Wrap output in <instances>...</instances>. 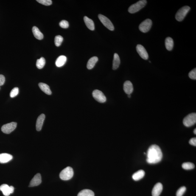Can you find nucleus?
<instances>
[{"label":"nucleus","instance_id":"obj_1","mask_svg":"<svg viewBox=\"0 0 196 196\" xmlns=\"http://www.w3.org/2000/svg\"><path fill=\"white\" fill-rule=\"evenodd\" d=\"M147 161L149 164H156L162 160L163 155L160 148L156 144L149 147L147 152Z\"/></svg>","mask_w":196,"mask_h":196},{"label":"nucleus","instance_id":"obj_2","mask_svg":"<svg viewBox=\"0 0 196 196\" xmlns=\"http://www.w3.org/2000/svg\"><path fill=\"white\" fill-rule=\"evenodd\" d=\"M147 4L146 0H141L138 1L136 4H132L128 9V11L131 14L137 12L144 8Z\"/></svg>","mask_w":196,"mask_h":196},{"label":"nucleus","instance_id":"obj_3","mask_svg":"<svg viewBox=\"0 0 196 196\" xmlns=\"http://www.w3.org/2000/svg\"><path fill=\"white\" fill-rule=\"evenodd\" d=\"M74 174V170L72 168L67 167L61 172L59 176L61 179L67 180H70L72 178Z\"/></svg>","mask_w":196,"mask_h":196},{"label":"nucleus","instance_id":"obj_4","mask_svg":"<svg viewBox=\"0 0 196 196\" xmlns=\"http://www.w3.org/2000/svg\"><path fill=\"white\" fill-rule=\"evenodd\" d=\"M190 10V7L188 6H185L181 8L175 15L176 19L179 21H182Z\"/></svg>","mask_w":196,"mask_h":196},{"label":"nucleus","instance_id":"obj_5","mask_svg":"<svg viewBox=\"0 0 196 196\" xmlns=\"http://www.w3.org/2000/svg\"><path fill=\"white\" fill-rule=\"evenodd\" d=\"M196 122V114L192 113L187 115L183 120V124L185 127H191L195 124Z\"/></svg>","mask_w":196,"mask_h":196},{"label":"nucleus","instance_id":"obj_6","mask_svg":"<svg viewBox=\"0 0 196 196\" xmlns=\"http://www.w3.org/2000/svg\"><path fill=\"white\" fill-rule=\"evenodd\" d=\"M152 20L147 19L142 22L139 26V29L141 32L146 33L150 30L152 27Z\"/></svg>","mask_w":196,"mask_h":196},{"label":"nucleus","instance_id":"obj_7","mask_svg":"<svg viewBox=\"0 0 196 196\" xmlns=\"http://www.w3.org/2000/svg\"><path fill=\"white\" fill-rule=\"evenodd\" d=\"M98 17L100 20L101 22L104 25L105 27L110 31L114 30V26L112 23L110 21V20L108 18L104 15L102 14H99Z\"/></svg>","mask_w":196,"mask_h":196},{"label":"nucleus","instance_id":"obj_8","mask_svg":"<svg viewBox=\"0 0 196 196\" xmlns=\"http://www.w3.org/2000/svg\"><path fill=\"white\" fill-rule=\"evenodd\" d=\"M16 122H11L3 125L1 127V130L3 133L9 134L16 129Z\"/></svg>","mask_w":196,"mask_h":196},{"label":"nucleus","instance_id":"obj_9","mask_svg":"<svg viewBox=\"0 0 196 196\" xmlns=\"http://www.w3.org/2000/svg\"><path fill=\"white\" fill-rule=\"evenodd\" d=\"M92 95L94 99L100 103H104L106 101V97L105 95L99 90H95L93 91Z\"/></svg>","mask_w":196,"mask_h":196},{"label":"nucleus","instance_id":"obj_10","mask_svg":"<svg viewBox=\"0 0 196 196\" xmlns=\"http://www.w3.org/2000/svg\"><path fill=\"white\" fill-rule=\"evenodd\" d=\"M136 50L142 58L147 60L149 58V55L144 46L141 44H138L136 46Z\"/></svg>","mask_w":196,"mask_h":196},{"label":"nucleus","instance_id":"obj_11","mask_svg":"<svg viewBox=\"0 0 196 196\" xmlns=\"http://www.w3.org/2000/svg\"><path fill=\"white\" fill-rule=\"evenodd\" d=\"M14 188L13 186H9L6 184L1 185L0 186V190L2 191L4 196H9L11 194L13 193Z\"/></svg>","mask_w":196,"mask_h":196},{"label":"nucleus","instance_id":"obj_12","mask_svg":"<svg viewBox=\"0 0 196 196\" xmlns=\"http://www.w3.org/2000/svg\"><path fill=\"white\" fill-rule=\"evenodd\" d=\"M41 175L40 174L38 173L35 175L34 178L32 179L29 183V186L32 187L38 186L41 184Z\"/></svg>","mask_w":196,"mask_h":196},{"label":"nucleus","instance_id":"obj_13","mask_svg":"<svg viewBox=\"0 0 196 196\" xmlns=\"http://www.w3.org/2000/svg\"><path fill=\"white\" fill-rule=\"evenodd\" d=\"M163 190V185L161 183H157L152 191V196H159Z\"/></svg>","mask_w":196,"mask_h":196},{"label":"nucleus","instance_id":"obj_14","mask_svg":"<svg viewBox=\"0 0 196 196\" xmlns=\"http://www.w3.org/2000/svg\"><path fill=\"white\" fill-rule=\"evenodd\" d=\"M124 90L126 94H131L133 91V85L129 81H127L124 84Z\"/></svg>","mask_w":196,"mask_h":196},{"label":"nucleus","instance_id":"obj_15","mask_svg":"<svg viewBox=\"0 0 196 196\" xmlns=\"http://www.w3.org/2000/svg\"><path fill=\"white\" fill-rule=\"evenodd\" d=\"M45 119V115L43 114H40L38 117L36 123V129L38 131L41 130Z\"/></svg>","mask_w":196,"mask_h":196},{"label":"nucleus","instance_id":"obj_16","mask_svg":"<svg viewBox=\"0 0 196 196\" xmlns=\"http://www.w3.org/2000/svg\"><path fill=\"white\" fill-rule=\"evenodd\" d=\"M13 158L12 155L7 153L0 154V163H4L8 162Z\"/></svg>","mask_w":196,"mask_h":196},{"label":"nucleus","instance_id":"obj_17","mask_svg":"<svg viewBox=\"0 0 196 196\" xmlns=\"http://www.w3.org/2000/svg\"><path fill=\"white\" fill-rule=\"evenodd\" d=\"M32 31L34 36L37 39L39 40L43 39L44 37L43 34L40 32L38 27L34 26L32 28Z\"/></svg>","mask_w":196,"mask_h":196},{"label":"nucleus","instance_id":"obj_18","mask_svg":"<svg viewBox=\"0 0 196 196\" xmlns=\"http://www.w3.org/2000/svg\"><path fill=\"white\" fill-rule=\"evenodd\" d=\"M84 20L87 27L91 30H94L95 28L94 24L92 20L86 16L84 17Z\"/></svg>","mask_w":196,"mask_h":196},{"label":"nucleus","instance_id":"obj_19","mask_svg":"<svg viewBox=\"0 0 196 196\" xmlns=\"http://www.w3.org/2000/svg\"><path fill=\"white\" fill-rule=\"evenodd\" d=\"M67 57L65 56L61 55L57 58L56 61V65L58 67L63 66L67 61Z\"/></svg>","mask_w":196,"mask_h":196},{"label":"nucleus","instance_id":"obj_20","mask_svg":"<svg viewBox=\"0 0 196 196\" xmlns=\"http://www.w3.org/2000/svg\"><path fill=\"white\" fill-rule=\"evenodd\" d=\"M39 86L41 91H42L46 93V94L51 95L52 94V92H51L49 86L46 84L42 83V82H40L39 84Z\"/></svg>","mask_w":196,"mask_h":196},{"label":"nucleus","instance_id":"obj_21","mask_svg":"<svg viewBox=\"0 0 196 196\" xmlns=\"http://www.w3.org/2000/svg\"><path fill=\"white\" fill-rule=\"evenodd\" d=\"M145 175V172L143 170H139L135 172L132 176V178L135 181H138L142 179Z\"/></svg>","mask_w":196,"mask_h":196},{"label":"nucleus","instance_id":"obj_22","mask_svg":"<svg viewBox=\"0 0 196 196\" xmlns=\"http://www.w3.org/2000/svg\"><path fill=\"white\" fill-rule=\"evenodd\" d=\"M165 44L166 49L167 50L170 51L173 49L174 46V41L173 39L170 37H167L165 40Z\"/></svg>","mask_w":196,"mask_h":196},{"label":"nucleus","instance_id":"obj_23","mask_svg":"<svg viewBox=\"0 0 196 196\" xmlns=\"http://www.w3.org/2000/svg\"><path fill=\"white\" fill-rule=\"evenodd\" d=\"M98 61L97 57H92L89 60L87 64V68L89 69H92L94 67Z\"/></svg>","mask_w":196,"mask_h":196},{"label":"nucleus","instance_id":"obj_24","mask_svg":"<svg viewBox=\"0 0 196 196\" xmlns=\"http://www.w3.org/2000/svg\"><path fill=\"white\" fill-rule=\"evenodd\" d=\"M120 63V60L119 55L117 54H114L113 57V70L117 69L119 67Z\"/></svg>","mask_w":196,"mask_h":196},{"label":"nucleus","instance_id":"obj_25","mask_svg":"<svg viewBox=\"0 0 196 196\" xmlns=\"http://www.w3.org/2000/svg\"><path fill=\"white\" fill-rule=\"evenodd\" d=\"M77 196H94V192L89 189L83 190L79 192Z\"/></svg>","mask_w":196,"mask_h":196},{"label":"nucleus","instance_id":"obj_26","mask_svg":"<svg viewBox=\"0 0 196 196\" xmlns=\"http://www.w3.org/2000/svg\"><path fill=\"white\" fill-rule=\"evenodd\" d=\"M46 64V60L43 57H41L40 59L37 60L36 63L37 67L39 69H41Z\"/></svg>","mask_w":196,"mask_h":196},{"label":"nucleus","instance_id":"obj_27","mask_svg":"<svg viewBox=\"0 0 196 196\" xmlns=\"http://www.w3.org/2000/svg\"><path fill=\"white\" fill-rule=\"evenodd\" d=\"M182 167L183 169L189 170L193 169L195 167V165L193 163L190 162H185L182 165Z\"/></svg>","mask_w":196,"mask_h":196},{"label":"nucleus","instance_id":"obj_28","mask_svg":"<svg viewBox=\"0 0 196 196\" xmlns=\"http://www.w3.org/2000/svg\"><path fill=\"white\" fill-rule=\"evenodd\" d=\"M63 38L61 36L57 35L54 38V43L56 46H59L61 45L63 42Z\"/></svg>","mask_w":196,"mask_h":196},{"label":"nucleus","instance_id":"obj_29","mask_svg":"<svg viewBox=\"0 0 196 196\" xmlns=\"http://www.w3.org/2000/svg\"><path fill=\"white\" fill-rule=\"evenodd\" d=\"M186 190V188L185 186L182 187L177 191V196H182Z\"/></svg>","mask_w":196,"mask_h":196},{"label":"nucleus","instance_id":"obj_30","mask_svg":"<svg viewBox=\"0 0 196 196\" xmlns=\"http://www.w3.org/2000/svg\"><path fill=\"white\" fill-rule=\"evenodd\" d=\"M37 1L44 5L49 6L52 4V1L51 0H37Z\"/></svg>","mask_w":196,"mask_h":196},{"label":"nucleus","instance_id":"obj_31","mask_svg":"<svg viewBox=\"0 0 196 196\" xmlns=\"http://www.w3.org/2000/svg\"><path fill=\"white\" fill-rule=\"evenodd\" d=\"M19 93V88L17 87L14 88L11 90L10 93V96L11 97L14 98Z\"/></svg>","mask_w":196,"mask_h":196},{"label":"nucleus","instance_id":"obj_32","mask_svg":"<svg viewBox=\"0 0 196 196\" xmlns=\"http://www.w3.org/2000/svg\"><path fill=\"white\" fill-rule=\"evenodd\" d=\"M59 25L60 27L63 29H67L69 27V25L68 21L65 20H63L61 21L59 23Z\"/></svg>","mask_w":196,"mask_h":196},{"label":"nucleus","instance_id":"obj_33","mask_svg":"<svg viewBox=\"0 0 196 196\" xmlns=\"http://www.w3.org/2000/svg\"><path fill=\"white\" fill-rule=\"evenodd\" d=\"M189 76L190 79L193 80H196V69L194 68L190 72L189 74Z\"/></svg>","mask_w":196,"mask_h":196},{"label":"nucleus","instance_id":"obj_34","mask_svg":"<svg viewBox=\"0 0 196 196\" xmlns=\"http://www.w3.org/2000/svg\"><path fill=\"white\" fill-rule=\"evenodd\" d=\"M5 82V78L4 76L2 74H0V86L4 85Z\"/></svg>","mask_w":196,"mask_h":196},{"label":"nucleus","instance_id":"obj_35","mask_svg":"<svg viewBox=\"0 0 196 196\" xmlns=\"http://www.w3.org/2000/svg\"><path fill=\"white\" fill-rule=\"evenodd\" d=\"M189 144H191V145L195 146H196V138H191V139L190 140L189 142Z\"/></svg>","mask_w":196,"mask_h":196},{"label":"nucleus","instance_id":"obj_36","mask_svg":"<svg viewBox=\"0 0 196 196\" xmlns=\"http://www.w3.org/2000/svg\"><path fill=\"white\" fill-rule=\"evenodd\" d=\"M194 134H196V129H194Z\"/></svg>","mask_w":196,"mask_h":196},{"label":"nucleus","instance_id":"obj_37","mask_svg":"<svg viewBox=\"0 0 196 196\" xmlns=\"http://www.w3.org/2000/svg\"><path fill=\"white\" fill-rule=\"evenodd\" d=\"M128 97L129 98H130L131 97V95L130 94H128Z\"/></svg>","mask_w":196,"mask_h":196}]
</instances>
